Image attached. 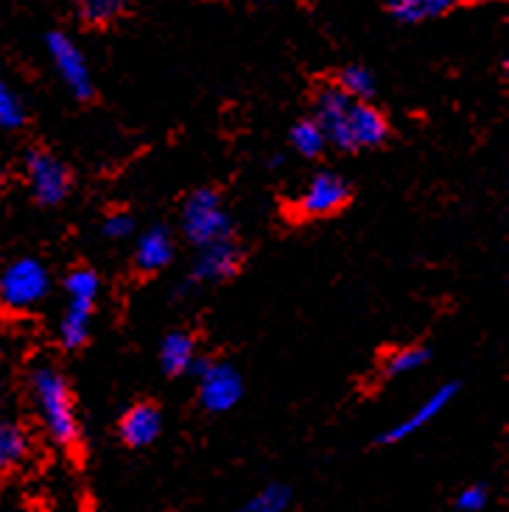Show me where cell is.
I'll use <instances>...</instances> for the list:
<instances>
[{
    "mask_svg": "<svg viewBox=\"0 0 509 512\" xmlns=\"http://www.w3.org/2000/svg\"><path fill=\"white\" fill-rule=\"evenodd\" d=\"M34 401L40 406V417L51 440L65 448L79 443V420L73 415L68 381L56 373L54 367H37L31 375Z\"/></svg>",
    "mask_w": 509,
    "mask_h": 512,
    "instance_id": "cell-1",
    "label": "cell"
},
{
    "mask_svg": "<svg viewBox=\"0 0 509 512\" xmlns=\"http://www.w3.org/2000/svg\"><path fill=\"white\" fill-rule=\"evenodd\" d=\"M182 230L191 244H196L199 250L207 244H216V241H227L233 222L230 216L221 208V199L216 191L202 188L196 194L188 196L185 208H182Z\"/></svg>",
    "mask_w": 509,
    "mask_h": 512,
    "instance_id": "cell-2",
    "label": "cell"
},
{
    "mask_svg": "<svg viewBox=\"0 0 509 512\" xmlns=\"http://www.w3.org/2000/svg\"><path fill=\"white\" fill-rule=\"evenodd\" d=\"M48 289L51 277L37 258H20L0 272V305L9 311H28L40 305Z\"/></svg>",
    "mask_w": 509,
    "mask_h": 512,
    "instance_id": "cell-3",
    "label": "cell"
},
{
    "mask_svg": "<svg viewBox=\"0 0 509 512\" xmlns=\"http://www.w3.org/2000/svg\"><path fill=\"white\" fill-rule=\"evenodd\" d=\"M199 375V401L207 412H230L235 403L244 395V381L233 364L224 361H205L196 359L191 367Z\"/></svg>",
    "mask_w": 509,
    "mask_h": 512,
    "instance_id": "cell-4",
    "label": "cell"
},
{
    "mask_svg": "<svg viewBox=\"0 0 509 512\" xmlns=\"http://www.w3.org/2000/svg\"><path fill=\"white\" fill-rule=\"evenodd\" d=\"M45 45H48V54H51L56 73L62 76V82L68 84L70 93L76 98H82V101L93 98L96 87H93V76H90L82 48L70 40L68 34H62V31H51L45 37Z\"/></svg>",
    "mask_w": 509,
    "mask_h": 512,
    "instance_id": "cell-5",
    "label": "cell"
},
{
    "mask_svg": "<svg viewBox=\"0 0 509 512\" xmlns=\"http://www.w3.org/2000/svg\"><path fill=\"white\" fill-rule=\"evenodd\" d=\"M350 199V185L331 171H322L314 180L308 182L303 196L294 202V216L300 219H319V216H331L336 210H342Z\"/></svg>",
    "mask_w": 509,
    "mask_h": 512,
    "instance_id": "cell-6",
    "label": "cell"
},
{
    "mask_svg": "<svg viewBox=\"0 0 509 512\" xmlns=\"http://www.w3.org/2000/svg\"><path fill=\"white\" fill-rule=\"evenodd\" d=\"M26 174L34 199L40 205H59L68 196L70 177L65 166L48 152H31L26 157Z\"/></svg>",
    "mask_w": 509,
    "mask_h": 512,
    "instance_id": "cell-7",
    "label": "cell"
},
{
    "mask_svg": "<svg viewBox=\"0 0 509 512\" xmlns=\"http://www.w3.org/2000/svg\"><path fill=\"white\" fill-rule=\"evenodd\" d=\"M389 135L384 112L375 110L370 101H353L347 118H344V140H347V152L356 149H372L381 146Z\"/></svg>",
    "mask_w": 509,
    "mask_h": 512,
    "instance_id": "cell-8",
    "label": "cell"
},
{
    "mask_svg": "<svg viewBox=\"0 0 509 512\" xmlns=\"http://www.w3.org/2000/svg\"><path fill=\"white\" fill-rule=\"evenodd\" d=\"M456 389H459L456 384H445V387L437 389V392H434V395H431L426 403H420V406H417V409H414L412 415L406 417V420H400L398 426H392L389 431H384V434L378 437V443L392 445V443H400V440H406V437H412V434H417V431L423 429V426H428L434 417L440 415L448 403L454 401Z\"/></svg>",
    "mask_w": 509,
    "mask_h": 512,
    "instance_id": "cell-9",
    "label": "cell"
},
{
    "mask_svg": "<svg viewBox=\"0 0 509 512\" xmlns=\"http://www.w3.org/2000/svg\"><path fill=\"white\" fill-rule=\"evenodd\" d=\"M163 417L154 403H135L121 420V440L129 448H146L160 437Z\"/></svg>",
    "mask_w": 509,
    "mask_h": 512,
    "instance_id": "cell-10",
    "label": "cell"
},
{
    "mask_svg": "<svg viewBox=\"0 0 509 512\" xmlns=\"http://www.w3.org/2000/svg\"><path fill=\"white\" fill-rule=\"evenodd\" d=\"M238 266H241V250L227 238V241L202 247L196 266H193V277L196 280H224V277H233Z\"/></svg>",
    "mask_w": 509,
    "mask_h": 512,
    "instance_id": "cell-11",
    "label": "cell"
},
{
    "mask_svg": "<svg viewBox=\"0 0 509 512\" xmlns=\"http://www.w3.org/2000/svg\"><path fill=\"white\" fill-rule=\"evenodd\" d=\"M174 258V241L166 227H152L149 233H143L135 250V263L143 272H157L168 266Z\"/></svg>",
    "mask_w": 509,
    "mask_h": 512,
    "instance_id": "cell-12",
    "label": "cell"
},
{
    "mask_svg": "<svg viewBox=\"0 0 509 512\" xmlns=\"http://www.w3.org/2000/svg\"><path fill=\"white\" fill-rule=\"evenodd\" d=\"M160 361H163V370L168 375L188 373L196 361V345H193L191 336L182 331L168 333L163 339V347H160Z\"/></svg>",
    "mask_w": 509,
    "mask_h": 512,
    "instance_id": "cell-13",
    "label": "cell"
},
{
    "mask_svg": "<svg viewBox=\"0 0 509 512\" xmlns=\"http://www.w3.org/2000/svg\"><path fill=\"white\" fill-rule=\"evenodd\" d=\"M90 314H93V303H82V300H70L68 311L59 325V339L68 350H76L87 342L90 336Z\"/></svg>",
    "mask_w": 509,
    "mask_h": 512,
    "instance_id": "cell-14",
    "label": "cell"
},
{
    "mask_svg": "<svg viewBox=\"0 0 509 512\" xmlns=\"http://www.w3.org/2000/svg\"><path fill=\"white\" fill-rule=\"evenodd\" d=\"M454 6V0H389V14L398 23H426Z\"/></svg>",
    "mask_w": 509,
    "mask_h": 512,
    "instance_id": "cell-15",
    "label": "cell"
},
{
    "mask_svg": "<svg viewBox=\"0 0 509 512\" xmlns=\"http://www.w3.org/2000/svg\"><path fill=\"white\" fill-rule=\"evenodd\" d=\"M28 454L26 431L14 423H0V471L20 465Z\"/></svg>",
    "mask_w": 509,
    "mask_h": 512,
    "instance_id": "cell-16",
    "label": "cell"
},
{
    "mask_svg": "<svg viewBox=\"0 0 509 512\" xmlns=\"http://www.w3.org/2000/svg\"><path fill=\"white\" fill-rule=\"evenodd\" d=\"M336 87L342 90L344 96L353 98V101H370L375 96V76L364 65H347L339 73Z\"/></svg>",
    "mask_w": 509,
    "mask_h": 512,
    "instance_id": "cell-17",
    "label": "cell"
},
{
    "mask_svg": "<svg viewBox=\"0 0 509 512\" xmlns=\"http://www.w3.org/2000/svg\"><path fill=\"white\" fill-rule=\"evenodd\" d=\"M70 3L79 9V17L90 26L112 23L118 14L124 12V0H70Z\"/></svg>",
    "mask_w": 509,
    "mask_h": 512,
    "instance_id": "cell-18",
    "label": "cell"
},
{
    "mask_svg": "<svg viewBox=\"0 0 509 512\" xmlns=\"http://www.w3.org/2000/svg\"><path fill=\"white\" fill-rule=\"evenodd\" d=\"M291 146L303 157H319L322 149L328 146V140L322 135V129L317 126V121H300L291 129Z\"/></svg>",
    "mask_w": 509,
    "mask_h": 512,
    "instance_id": "cell-19",
    "label": "cell"
},
{
    "mask_svg": "<svg viewBox=\"0 0 509 512\" xmlns=\"http://www.w3.org/2000/svg\"><path fill=\"white\" fill-rule=\"evenodd\" d=\"M291 504V490L286 485H269L263 487L258 496L241 507L238 512H286Z\"/></svg>",
    "mask_w": 509,
    "mask_h": 512,
    "instance_id": "cell-20",
    "label": "cell"
},
{
    "mask_svg": "<svg viewBox=\"0 0 509 512\" xmlns=\"http://www.w3.org/2000/svg\"><path fill=\"white\" fill-rule=\"evenodd\" d=\"M428 359H431V353H428L426 347H400V350H395V353L386 359L384 373L389 375V378L414 373V370H420Z\"/></svg>",
    "mask_w": 509,
    "mask_h": 512,
    "instance_id": "cell-21",
    "label": "cell"
},
{
    "mask_svg": "<svg viewBox=\"0 0 509 512\" xmlns=\"http://www.w3.org/2000/svg\"><path fill=\"white\" fill-rule=\"evenodd\" d=\"M23 121H26V107H23V101H20V96L9 87V82L0 76V126H3V129H17V126H23Z\"/></svg>",
    "mask_w": 509,
    "mask_h": 512,
    "instance_id": "cell-22",
    "label": "cell"
},
{
    "mask_svg": "<svg viewBox=\"0 0 509 512\" xmlns=\"http://www.w3.org/2000/svg\"><path fill=\"white\" fill-rule=\"evenodd\" d=\"M70 300H82V303H96L98 297V277L93 269H73L65 280Z\"/></svg>",
    "mask_w": 509,
    "mask_h": 512,
    "instance_id": "cell-23",
    "label": "cell"
},
{
    "mask_svg": "<svg viewBox=\"0 0 509 512\" xmlns=\"http://www.w3.org/2000/svg\"><path fill=\"white\" fill-rule=\"evenodd\" d=\"M487 504V490L482 485L465 487L459 496H456V507L462 512H479Z\"/></svg>",
    "mask_w": 509,
    "mask_h": 512,
    "instance_id": "cell-24",
    "label": "cell"
},
{
    "mask_svg": "<svg viewBox=\"0 0 509 512\" xmlns=\"http://www.w3.org/2000/svg\"><path fill=\"white\" fill-rule=\"evenodd\" d=\"M104 233L110 238H129L135 233V219L129 213H112L104 222Z\"/></svg>",
    "mask_w": 509,
    "mask_h": 512,
    "instance_id": "cell-25",
    "label": "cell"
},
{
    "mask_svg": "<svg viewBox=\"0 0 509 512\" xmlns=\"http://www.w3.org/2000/svg\"><path fill=\"white\" fill-rule=\"evenodd\" d=\"M473 3H496V0H473Z\"/></svg>",
    "mask_w": 509,
    "mask_h": 512,
    "instance_id": "cell-26",
    "label": "cell"
},
{
    "mask_svg": "<svg viewBox=\"0 0 509 512\" xmlns=\"http://www.w3.org/2000/svg\"><path fill=\"white\" fill-rule=\"evenodd\" d=\"M0 350H3V347H0Z\"/></svg>",
    "mask_w": 509,
    "mask_h": 512,
    "instance_id": "cell-27",
    "label": "cell"
}]
</instances>
